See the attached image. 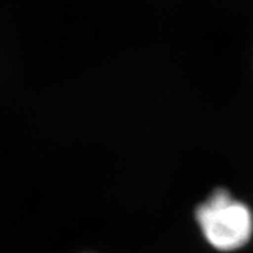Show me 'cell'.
<instances>
[{
    "mask_svg": "<svg viewBox=\"0 0 253 253\" xmlns=\"http://www.w3.org/2000/svg\"><path fill=\"white\" fill-rule=\"evenodd\" d=\"M197 221L210 245L219 251L242 248L252 235L249 208L225 190H217L197 208Z\"/></svg>",
    "mask_w": 253,
    "mask_h": 253,
    "instance_id": "6da1fadb",
    "label": "cell"
}]
</instances>
